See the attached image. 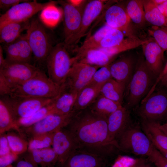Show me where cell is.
Here are the masks:
<instances>
[{"label":"cell","mask_w":167,"mask_h":167,"mask_svg":"<svg viewBox=\"0 0 167 167\" xmlns=\"http://www.w3.org/2000/svg\"><path fill=\"white\" fill-rule=\"evenodd\" d=\"M72 136L77 149L107 158L115 149L117 144L110 139L107 118L93 112L89 107L76 112L65 127Z\"/></svg>","instance_id":"1"},{"label":"cell","mask_w":167,"mask_h":167,"mask_svg":"<svg viewBox=\"0 0 167 167\" xmlns=\"http://www.w3.org/2000/svg\"><path fill=\"white\" fill-rule=\"evenodd\" d=\"M157 78L148 66L144 59L140 58L125 89L124 98L127 106L130 107L136 106L151 90Z\"/></svg>","instance_id":"2"},{"label":"cell","mask_w":167,"mask_h":167,"mask_svg":"<svg viewBox=\"0 0 167 167\" xmlns=\"http://www.w3.org/2000/svg\"><path fill=\"white\" fill-rule=\"evenodd\" d=\"M61 86L52 81L40 69L31 78L13 88L9 95L53 98L58 95Z\"/></svg>","instance_id":"3"},{"label":"cell","mask_w":167,"mask_h":167,"mask_svg":"<svg viewBox=\"0 0 167 167\" xmlns=\"http://www.w3.org/2000/svg\"><path fill=\"white\" fill-rule=\"evenodd\" d=\"M119 150L137 155L148 156L154 145L142 130L131 124L116 140Z\"/></svg>","instance_id":"4"},{"label":"cell","mask_w":167,"mask_h":167,"mask_svg":"<svg viewBox=\"0 0 167 167\" xmlns=\"http://www.w3.org/2000/svg\"><path fill=\"white\" fill-rule=\"evenodd\" d=\"M45 63L49 78L61 86L73 62L64 43H59L53 47Z\"/></svg>","instance_id":"5"},{"label":"cell","mask_w":167,"mask_h":167,"mask_svg":"<svg viewBox=\"0 0 167 167\" xmlns=\"http://www.w3.org/2000/svg\"><path fill=\"white\" fill-rule=\"evenodd\" d=\"M75 112L66 115L52 113L27 127L18 129L19 133L28 142L32 138L42 135L54 134L69 123Z\"/></svg>","instance_id":"6"},{"label":"cell","mask_w":167,"mask_h":167,"mask_svg":"<svg viewBox=\"0 0 167 167\" xmlns=\"http://www.w3.org/2000/svg\"><path fill=\"white\" fill-rule=\"evenodd\" d=\"M137 113L143 120L159 123L167 117V92L159 90L144 98Z\"/></svg>","instance_id":"7"},{"label":"cell","mask_w":167,"mask_h":167,"mask_svg":"<svg viewBox=\"0 0 167 167\" xmlns=\"http://www.w3.org/2000/svg\"><path fill=\"white\" fill-rule=\"evenodd\" d=\"M28 41L35 60L45 62L53 46L42 24L37 19H32L26 30Z\"/></svg>","instance_id":"8"},{"label":"cell","mask_w":167,"mask_h":167,"mask_svg":"<svg viewBox=\"0 0 167 167\" xmlns=\"http://www.w3.org/2000/svg\"><path fill=\"white\" fill-rule=\"evenodd\" d=\"M4 96L12 111L15 118L27 117L49 103L53 98L20 96L12 95Z\"/></svg>","instance_id":"9"},{"label":"cell","mask_w":167,"mask_h":167,"mask_svg":"<svg viewBox=\"0 0 167 167\" xmlns=\"http://www.w3.org/2000/svg\"><path fill=\"white\" fill-rule=\"evenodd\" d=\"M40 69L31 63L9 62L6 60L5 63L0 66V75L7 82L11 91L14 88L32 77Z\"/></svg>","instance_id":"10"},{"label":"cell","mask_w":167,"mask_h":167,"mask_svg":"<svg viewBox=\"0 0 167 167\" xmlns=\"http://www.w3.org/2000/svg\"><path fill=\"white\" fill-rule=\"evenodd\" d=\"M55 2L51 1L40 3L36 0L27 1L17 4L10 8L0 17V27L11 22H21L29 19L48 5Z\"/></svg>","instance_id":"11"},{"label":"cell","mask_w":167,"mask_h":167,"mask_svg":"<svg viewBox=\"0 0 167 167\" xmlns=\"http://www.w3.org/2000/svg\"><path fill=\"white\" fill-rule=\"evenodd\" d=\"M100 67L96 66L74 62L63 84L73 91L78 93L88 84L94 73Z\"/></svg>","instance_id":"12"},{"label":"cell","mask_w":167,"mask_h":167,"mask_svg":"<svg viewBox=\"0 0 167 167\" xmlns=\"http://www.w3.org/2000/svg\"><path fill=\"white\" fill-rule=\"evenodd\" d=\"M62 7L64 17V44L67 48L79 32L84 8L74 6L68 2L58 0Z\"/></svg>","instance_id":"13"},{"label":"cell","mask_w":167,"mask_h":167,"mask_svg":"<svg viewBox=\"0 0 167 167\" xmlns=\"http://www.w3.org/2000/svg\"><path fill=\"white\" fill-rule=\"evenodd\" d=\"M137 62L131 56L122 55L109 64L112 77L125 89L134 73Z\"/></svg>","instance_id":"14"},{"label":"cell","mask_w":167,"mask_h":167,"mask_svg":"<svg viewBox=\"0 0 167 167\" xmlns=\"http://www.w3.org/2000/svg\"><path fill=\"white\" fill-rule=\"evenodd\" d=\"M2 47L7 62L31 63L33 54L26 33L22 34L14 41Z\"/></svg>","instance_id":"15"},{"label":"cell","mask_w":167,"mask_h":167,"mask_svg":"<svg viewBox=\"0 0 167 167\" xmlns=\"http://www.w3.org/2000/svg\"><path fill=\"white\" fill-rule=\"evenodd\" d=\"M52 146L58 156L57 165L62 167L77 149L73 139L65 128L54 134Z\"/></svg>","instance_id":"16"},{"label":"cell","mask_w":167,"mask_h":167,"mask_svg":"<svg viewBox=\"0 0 167 167\" xmlns=\"http://www.w3.org/2000/svg\"><path fill=\"white\" fill-rule=\"evenodd\" d=\"M106 1L91 0L87 3L83 10L80 30L73 39L71 45L78 43L86 34L93 21L101 14L106 6Z\"/></svg>","instance_id":"17"},{"label":"cell","mask_w":167,"mask_h":167,"mask_svg":"<svg viewBox=\"0 0 167 167\" xmlns=\"http://www.w3.org/2000/svg\"><path fill=\"white\" fill-rule=\"evenodd\" d=\"M107 158L80 150L71 155L62 167H106Z\"/></svg>","instance_id":"18"},{"label":"cell","mask_w":167,"mask_h":167,"mask_svg":"<svg viewBox=\"0 0 167 167\" xmlns=\"http://www.w3.org/2000/svg\"><path fill=\"white\" fill-rule=\"evenodd\" d=\"M107 122L109 137L117 143L118 138L131 124L130 113L127 108L122 106L108 117Z\"/></svg>","instance_id":"19"},{"label":"cell","mask_w":167,"mask_h":167,"mask_svg":"<svg viewBox=\"0 0 167 167\" xmlns=\"http://www.w3.org/2000/svg\"><path fill=\"white\" fill-rule=\"evenodd\" d=\"M142 46L147 65L158 78L164 68V52L155 41L147 40Z\"/></svg>","instance_id":"20"},{"label":"cell","mask_w":167,"mask_h":167,"mask_svg":"<svg viewBox=\"0 0 167 167\" xmlns=\"http://www.w3.org/2000/svg\"><path fill=\"white\" fill-rule=\"evenodd\" d=\"M77 93L63 84L59 94L52 101L53 113L66 115L74 112L73 108Z\"/></svg>","instance_id":"21"},{"label":"cell","mask_w":167,"mask_h":167,"mask_svg":"<svg viewBox=\"0 0 167 167\" xmlns=\"http://www.w3.org/2000/svg\"><path fill=\"white\" fill-rule=\"evenodd\" d=\"M104 14L106 24L112 28L126 31L131 19L126 9L120 4L109 6Z\"/></svg>","instance_id":"22"},{"label":"cell","mask_w":167,"mask_h":167,"mask_svg":"<svg viewBox=\"0 0 167 167\" xmlns=\"http://www.w3.org/2000/svg\"><path fill=\"white\" fill-rule=\"evenodd\" d=\"M72 58L73 62H78L100 67L109 65L113 58L96 49L77 51L75 55Z\"/></svg>","instance_id":"23"},{"label":"cell","mask_w":167,"mask_h":167,"mask_svg":"<svg viewBox=\"0 0 167 167\" xmlns=\"http://www.w3.org/2000/svg\"><path fill=\"white\" fill-rule=\"evenodd\" d=\"M102 85L88 84L78 92L73 108L77 112L89 107L100 94Z\"/></svg>","instance_id":"24"},{"label":"cell","mask_w":167,"mask_h":167,"mask_svg":"<svg viewBox=\"0 0 167 167\" xmlns=\"http://www.w3.org/2000/svg\"><path fill=\"white\" fill-rule=\"evenodd\" d=\"M29 20L21 22L8 23L0 27V41L3 45L15 41L24 31L28 28Z\"/></svg>","instance_id":"25"},{"label":"cell","mask_w":167,"mask_h":167,"mask_svg":"<svg viewBox=\"0 0 167 167\" xmlns=\"http://www.w3.org/2000/svg\"><path fill=\"white\" fill-rule=\"evenodd\" d=\"M159 123L143 120L142 129L155 147L167 150V135L160 128Z\"/></svg>","instance_id":"26"},{"label":"cell","mask_w":167,"mask_h":167,"mask_svg":"<svg viewBox=\"0 0 167 167\" xmlns=\"http://www.w3.org/2000/svg\"><path fill=\"white\" fill-rule=\"evenodd\" d=\"M25 155L40 167H53L58 161L57 154L51 147L28 151Z\"/></svg>","instance_id":"27"},{"label":"cell","mask_w":167,"mask_h":167,"mask_svg":"<svg viewBox=\"0 0 167 167\" xmlns=\"http://www.w3.org/2000/svg\"><path fill=\"white\" fill-rule=\"evenodd\" d=\"M125 88L118 82L110 79L102 86L100 93L105 97L122 105Z\"/></svg>","instance_id":"28"},{"label":"cell","mask_w":167,"mask_h":167,"mask_svg":"<svg viewBox=\"0 0 167 167\" xmlns=\"http://www.w3.org/2000/svg\"><path fill=\"white\" fill-rule=\"evenodd\" d=\"M122 105L110 100L100 94L89 107L95 113L107 118Z\"/></svg>","instance_id":"29"},{"label":"cell","mask_w":167,"mask_h":167,"mask_svg":"<svg viewBox=\"0 0 167 167\" xmlns=\"http://www.w3.org/2000/svg\"><path fill=\"white\" fill-rule=\"evenodd\" d=\"M16 121L4 96L0 98V134L13 129L16 130Z\"/></svg>","instance_id":"30"},{"label":"cell","mask_w":167,"mask_h":167,"mask_svg":"<svg viewBox=\"0 0 167 167\" xmlns=\"http://www.w3.org/2000/svg\"><path fill=\"white\" fill-rule=\"evenodd\" d=\"M146 20L155 26H167L165 17L160 12L153 0H142Z\"/></svg>","instance_id":"31"},{"label":"cell","mask_w":167,"mask_h":167,"mask_svg":"<svg viewBox=\"0 0 167 167\" xmlns=\"http://www.w3.org/2000/svg\"><path fill=\"white\" fill-rule=\"evenodd\" d=\"M133 36L128 37L117 45L111 47L99 49L109 57L113 58L117 54L122 52L137 48L147 42Z\"/></svg>","instance_id":"32"},{"label":"cell","mask_w":167,"mask_h":167,"mask_svg":"<svg viewBox=\"0 0 167 167\" xmlns=\"http://www.w3.org/2000/svg\"><path fill=\"white\" fill-rule=\"evenodd\" d=\"M41 108L30 116L16 121V130L20 128L30 126L39 122L48 115L53 113L52 102Z\"/></svg>","instance_id":"33"},{"label":"cell","mask_w":167,"mask_h":167,"mask_svg":"<svg viewBox=\"0 0 167 167\" xmlns=\"http://www.w3.org/2000/svg\"><path fill=\"white\" fill-rule=\"evenodd\" d=\"M6 135L11 152L19 156L28 151V142L19 132H8Z\"/></svg>","instance_id":"34"},{"label":"cell","mask_w":167,"mask_h":167,"mask_svg":"<svg viewBox=\"0 0 167 167\" xmlns=\"http://www.w3.org/2000/svg\"><path fill=\"white\" fill-rule=\"evenodd\" d=\"M126 10L134 23L141 25L146 20L142 0H131L127 3Z\"/></svg>","instance_id":"35"},{"label":"cell","mask_w":167,"mask_h":167,"mask_svg":"<svg viewBox=\"0 0 167 167\" xmlns=\"http://www.w3.org/2000/svg\"><path fill=\"white\" fill-rule=\"evenodd\" d=\"M55 2L51 4L41 11L40 18L46 25L52 27L56 26L62 16L61 11L55 5Z\"/></svg>","instance_id":"36"},{"label":"cell","mask_w":167,"mask_h":167,"mask_svg":"<svg viewBox=\"0 0 167 167\" xmlns=\"http://www.w3.org/2000/svg\"><path fill=\"white\" fill-rule=\"evenodd\" d=\"M112 28L106 24L103 26L93 35L86 39L82 45L76 49V52L95 49L106 33Z\"/></svg>","instance_id":"37"},{"label":"cell","mask_w":167,"mask_h":167,"mask_svg":"<svg viewBox=\"0 0 167 167\" xmlns=\"http://www.w3.org/2000/svg\"><path fill=\"white\" fill-rule=\"evenodd\" d=\"M124 33L122 31L112 28L106 34L95 49L108 48L114 46L124 39Z\"/></svg>","instance_id":"38"},{"label":"cell","mask_w":167,"mask_h":167,"mask_svg":"<svg viewBox=\"0 0 167 167\" xmlns=\"http://www.w3.org/2000/svg\"><path fill=\"white\" fill-rule=\"evenodd\" d=\"M54 133L42 135L32 138L28 141L27 151L30 152L34 150L51 147Z\"/></svg>","instance_id":"39"},{"label":"cell","mask_w":167,"mask_h":167,"mask_svg":"<svg viewBox=\"0 0 167 167\" xmlns=\"http://www.w3.org/2000/svg\"><path fill=\"white\" fill-rule=\"evenodd\" d=\"M149 32L163 51H167V26H155L149 30Z\"/></svg>","instance_id":"40"},{"label":"cell","mask_w":167,"mask_h":167,"mask_svg":"<svg viewBox=\"0 0 167 167\" xmlns=\"http://www.w3.org/2000/svg\"><path fill=\"white\" fill-rule=\"evenodd\" d=\"M109 65L99 68L94 73L88 85H102L112 78Z\"/></svg>","instance_id":"41"},{"label":"cell","mask_w":167,"mask_h":167,"mask_svg":"<svg viewBox=\"0 0 167 167\" xmlns=\"http://www.w3.org/2000/svg\"><path fill=\"white\" fill-rule=\"evenodd\" d=\"M148 158L156 167H167V160L154 146Z\"/></svg>","instance_id":"42"},{"label":"cell","mask_w":167,"mask_h":167,"mask_svg":"<svg viewBox=\"0 0 167 167\" xmlns=\"http://www.w3.org/2000/svg\"><path fill=\"white\" fill-rule=\"evenodd\" d=\"M19 156L11 152L7 155L0 156V167H7L15 162Z\"/></svg>","instance_id":"43"},{"label":"cell","mask_w":167,"mask_h":167,"mask_svg":"<svg viewBox=\"0 0 167 167\" xmlns=\"http://www.w3.org/2000/svg\"><path fill=\"white\" fill-rule=\"evenodd\" d=\"M11 152L6 134L0 135V156Z\"/></svg>","instance_id":"44"},{"label":"cell","mask_w":167,"mask_h":167,"mask_svg":"<svg viewBox=\"0 0 167 167\" xmlns=\"http://www.w3.org/2000/svg\"><path fill=\"white\" fill-rule=\"evenodd\" d=\"M19 156L15 161V167H40L29 159L25 155Z\"/></svg>","instance_id":"45"},{"label":"cell","mask_w":167,"mask_h":167,"mask_svg":"<svg viewBox=\"0 0 167 167\" xmlns=\"http://www.w3.org/2000/svg\"><path fill=\"white\" fill-rule=\"evenodd\" d=\"M27 1L24 0H0V8L1 10L6 11L15 5Z\"/></svg>","instance_id":"46"},{"label":"cell","mask_w":167,"mask_h":167,"mask_svg":"<svg viewBox=\"0 0 167 167\" xmlns=\"http://www.w3.org/2000/svg\"><path fill=\"white\" fill-rule=\"evenodd\" d=\"M11 88L8 83L1 75H0V96L9 95Z\"/></svg>","instance_id":"47"},{"label":"cell","mask_w":167,"mask_h":167,"mask_svg":"<svg viewBox=\"0 0 167 167\" xmlns=\"http://www.w3.org/2000/svg\"><path fill=\"white\" fill-rule=\"evenodd\" d=\"M130 167H152L146 159L142 158L136 160Z\"/></svg>","instance_id":"48"},{"label":"cell","mask_w":167,"mask_h":167,"mask_svg":"<svg viewBox=\"0 0 167 167\" xmlns=\"http://www.w3.org/2000/svg\"><path fill=\"white\" fill-rule=\"evenodd\" d=\"M72 5L81 8H84L87 4V1L82 0H69L66 1Z\"/></svg>","instance_id":"49"},{"label":"cell","mask_w":167,"mask_h":167,"mask_svg":"<svg viewBox=\"0 0 167 167\" xmlns=\"http://www.w3.org/2000/svg\"><path fill=\"white\" fill-rule=\"evenodd\" d=\"M167 72V62L165 65V66L164 67L163 70L159 76H158L157 78L156 82L154 84V86L152 88L153 89H155L157 85L159 83L161 79L162 78V77Z\"/></svg>","instance_id":"50"},{"label":"cell","mask_w":167,"mask_h":167,"mask_svg":"<svg viewBox=\"0 0 167 167\" xmlns=\"http://www.w3.org/2000/svg\"><path fill=\"white\" fill-rule=\"evenodd\" d=\"M3 49L2 46H0V66H2L6 61L3 56Z\"/></svg>","instance_id":"51"},{"label":"cell","mask_w":167,"mask_h":167,"mask_svg":"<svg viewBox=\"0 0 167 167\" xmlns=\"http://www.w3.org/2000/svg\"><path fill=\"white\" fill-rule=\"evenodd\" d=\"M159 83L162 87H167V72L162 77Z\"/></svg>","instance_id":"52"},{"label":"cell","mask_w":167,"mask_h":167,"mask_svg":"<svg viewBox=\"0 0 167 167\" xmlns=\"http://www.w3.org/2000/svg\"><path fill=\"white\" fill-rule=\"evenodd\" d=\"M159 126L163 131L167 135V122L163 124L159 123Z\"/></svg>","instance_id":"53"},{"label":"cell","mask_w":167,"mask_h":167,"mask_svg":"<svg viewBox=\"0 0 167 167\" xmlns=\"http://www.w3.org/2000/svg\"><path fill=\"white\" fill-rule=\"evenodd\" d=\"M167 160V150L160 147H156Z\"/></svg>","instance_id":"54"},{"label":"cell","mask_w":167,"mask_h":167,"mask_svg":"<svg viewBox=\"0 0 167 167\" xmlns=\"http://www.w3.org/2000/svg\"><path fill=\"white\" fill-rule=\"evenodd\" d=\"M166 0H153V1L156 5L161 4L166 1Z\"/></svg>","instance_id":"55"},{"label":"cell","mask_w":167,"mask_h":167,"mask_svg":"<svg viewBox=\"0 0 167 167\" xmlns=\"http://www.w3.org/2000/svg\"><path fill=\"white\" fill-rule=\"evenodd\" d=\"M164 16L165 17V18L167 17V6L165 11Z\"/></svg>","instance_id":"56"},{"label":"cell","mask_w":167,"mask_h":167,"mask_svg":"<svg viewBox=\"0 0 167 167\" xmlns=\"http://www.w3.org/2000/svg\"><path fill=\"white\" fill-rule=\"evenodd\" d=\"M165 22L166 25H167V17L165 18Z\"/></svg>","instance_id":"57"},{"label":"cell","mask_w":167,"mask_h":167,"mask_svg":"<svg viewBox=\"0 0 167 167\" xmlns=\"http://www.w3.org/2000/svg\"><path fill=\"white\" fill-rule=\"evenodd\" d=\"M7 167H13V166L12 165H11Z\"/></svg>","instance_id":"58"}]
</instances>
